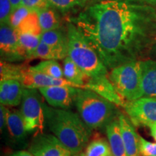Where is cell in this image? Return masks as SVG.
I'll list each match as a JSON object with an SVG mask.
<instances>
[{"mask_svg": "<svg viewBox=\"0 0 156 156\" xmlns=\"http://www.w3.org/2000/svg\"><path fill=\"white\" fill-rule=\"evenodd\" d=\"M107 69L140 61L156 44V8L141 0L87 6L69 17Z\"/></svg>", "mask_w": 156, "mask_h": 156, "instance_id": "obj_1", "label": "cell"}, {"mask_svg": "<svg viewBox=\"0 0 156 156\" xmlns=\"http://www.w3.org/2000/svg\"><path fill=\"white\" fill-rule=\"evenodd\" d=\"M46 126L55 135L72 155L82 153L88 145L92 129L80 115L67 109L56 108L44 103Z\"/></svg>", "mask_w": 156, "mask_h": 156, "instance_id": "obj_2", "label": "cell"}, {"mask_svg": "<svg viewBox=\"0 0 156 156\" xmlns=\"http://www.w3.org/2000/svg\"><path fill=\"white\" fill-rule=\"evenodd\" d=\"M68 56L92 80L108 77V69L97 52L83 36L75 25L68 20Z\"/></svg>", "mask_w": 156, "mask_h": 156, "instance_id": "obj_3", "label": "cell"}, {"mask_svg": "<svg viewBox=\"0 0 156 156\" xmlns=\"http://www.w3.org/2000/svg\"><path fill=\"white\" fill-rule=\"evenodd\" d=\"M75 104L80 116L92 130L106 128L120 114L116 105L88 89L78 88Z\"/></svg>", "mask_w": 156, "mask_h": 156, "instance_id": "obj_4", "label": "cell"}, {"mask_svg": "<svg viewBox=\"0 0 156 156\" xmlns=\"http://www.w3.org/2000/svg\"><path fill=\"white\" fill-rule=\"evenodd\" d=\"M108 78L116 92L126 101L143 97L140 61L130 62L113 68Z\"/></svg>", "mask_w": 156, "mask_h": 156, "instance_id": "obj_5", "label": "cell"}, {"mask_svg": "<svg viewBox=\"0 0 156 156\" xmlns=\"http://www.w3.org/2000/svg\"><path fill=\"white\" fill-rule=\"evenodd\" d=\"M37 89L25 88L20 112L28 133H44L46 126L44 103Z\"/></svg>", "mask_w": 156, "mask_h": 156, "instance_id": "obj_6", "label": "cell"}, {"mask_svg": "<svg viewBox=\"0 0 156 156\" xmlns=\"http://www.w3.org/2000/svg\"><path fill=\"white\" fill-rule=\"evenodd\" d=\"M124 108L135 126L149 127L156 123L155 97H142L133 101H126Z\"/></svg>", "mask_w": 156, "mask_h": 156, "instance_id": "obj_7", "label": "cell"}, {"mask_svg": "<svg viewBox=\"0 0 156 156\" xmlns=\"http://www.w3.org/2000/svg\"><path fill=\"white\" fill-rule=\"evenodd\" d=\"M28 151L34 156H72L61 141L51 134L41 133L34 135Z\"/></svg>", "mask_w": 156, "mask_h": 156, "instance_id": "obj_8", "label": "cell"}, {"mask_svg": "<svg viewBox=\"0 0 156 156\" xmlns=\"http://www.w3.org/2000/svg\"><path fill=\"white\" fill-rule=\"evenodd\" d=\"M1 59L13 62L24 60L21 53L18 32L9 24L1 25L0 28Z\"/></svg>", "mask_w": 156, "mask_h": 156, "instance_id": "obj_9", "label": "cell"}, {"mask_svg": "<svg viewBox=\"0 0 156 156\" xmlns=\"http://www.w3.org/2000/svg\"><path fill=\"white\" fill-rule=\"evenodd\" d=\"M50 106L56 108L69 109L75 103L78 88L64 85H55L38 89Z\"/></svg>", "mask_w": 156, "mask_h": 156, "instance_id": "obj_10", "label": "cell"}, {"mask_svg": "<svg viewBox=\"0 0 156 156\" xmlns=\"http://www.w3.org/2000/svg\"><path fill=\"white\" fill-rule=\"evenodd\" d=\"M5 131L7 132L9 142L15 147L25 148L28 146V134L29 133L25 129L20 111L16 109L9 110Z\"/></svg>", "mask_w": 156, "mask_h": 156, "instance_id": "obj_11", "label": "cell"}, {"mask_svg": "<svg viewBox=\"0 0 156 156\" xmlns=\"http://www.w3.org/2000/svg\"><path fill=\"white\" fill-rule=\"evenodd\" d=\"M25 88L30 89H39L41 87L55 86V85H64L78 87L65 78H54L44 74L30 71L29 68L23 73L20 79Z\"/></svg>", "mask_w": 156, "mask_h": 156, "instance_id": "obj_12", "label": "cell"}, {"mask_svg": "<svg viewBox=\"0 0 156 156\" xmlns=\"http://www.w3.org/2000/svg\"><path fill=\"white\" fill-rule=\"evenodd\" d=\"M121 132L127 156H141L140 153V135L126 114L120 113L119 116Z\"/></svg>", "mask_w": 156, "mask_h": 156, "instance_id": "obj_13", "label": "cell"}, {"mask_svg": "<svg viewBox=\"0 0 156 156\" xmlns=\"http://www.w3.org/2000/svg\"><path fill=\"white\" fill-rule=\"evenodd\" d=\"M85 89L94 91L95 93L100 95L101 96L110 101L111 103H114L116 106L124 108L126 103V101L124 100L116 92L108 77L96 80H89L85 85Z\"/></svg>", "mask_w": 156, "mask_h": 156, "instance_id": "obj_14", "label": "cell"}, {"mask_svg": "<svg viewBox=\"0 0 156 156\" xmlns=\"http://www.w3.org/2000/svg\"><path fill=\"white\" fill-rule=\"evenodd\" d=\"M25 87L17 80L0 81V103L6 106H17L22 101Z\"/></svg>", "mask_w": 156, "mask_h": 156, "instance_id": "obj_15", "label": "cell"}, {"mask_svg": "<svg viewBox=\"0 0 156 156\" xmlns=\"http://www.w3.org/2000/svg\"><path fill=\"white\" fill-rule=\"evenodd\" d=\"M143 97L156 98V62L140 60Z\"/></svg>", "mask_w": 156, "mask_h": 156, "instance_id": "obj_16", "label": "cell"}, {"mask_svg": "<svg viewBox=\"0 0 156 156\" xmlns=\"http://www.w3.org/2000/svg\"><path fill=\"white\" fill-rule=\"evenodd\" d=\"M106 132L113 156H127L121 132L119 117L106 126Z\"/></svg>", "mask_w": 156, "mask_h": 156, "instance_id": "obj_17", "label": "cell"}, {"mask_svg": "<svg viewBox=\"0 0 156 156\" xmlns=\"http://www.w3.org/2000/svg\"><path fill=\"white\" fill-rule=\"evenodd\" d=\"M41 41L61 54L64 59L68 56L67 32L60 29L43 32Z\"/></svg>", "mask_w": 156, "mask_h": 156, "instance_id": "obj_18", "label": "cell"}, {"mask_svg": "<svg viewBox=\"0 0 156 156\" xmlns=\"http://www.w3.org/2000/svg\"><path fill=\"white\" fill-rule=\"evenodd\" d=\"M64 77L70 83L75 85L78 88L85 89V86L90 78L70 58L67 56L63 60Z\"/></svg>", "mask_w": 156, "mask_h": 156, "instance_id": "obj_19", "label": "cell"}, {"mask_svg": "<svg viewBox=\"0 0 156 156\" xmlns=\"http://www.w3.org/2000/svg\"><path fill=\"white\" fill-rule=\"evenodd\" d=\"M37 12L43 32L56 30L61 28V18L56 9L49 6L39 9Z\"/></svg>", "mask_w": 156, "mask_h": 156, "instance_id": "obj_20", "label": "cell"}, {"mask_svg": "<svg viewBox=\"0 0 156 156\" xmlns=\"http://www.w3.org/2000/svg\"><path fill=\"white\" fill-rule=\"evenodd\" d=\"M18 36L21 53L24 60L34 59L35 52L41 41V36L18 33Z\"/></svg>", "mask_w": 156, "mask_h": 156, "instance_id": "obj_21", "label": "cell"}, {"mask_svg": "<svg viewBox=\"0 0 156 156\" xmlns=\"http://www.w3.org/2000/svg\"><path fill=\"white\" fill-rule=\"evenodd\" d=\"M29 68L28 64H16L1 59L0 63V77L4 80H17L20 81L23 73Z\"/></svg>", "mask_w": 156, "mask_h": 156, "instance_id": "obj_22", "label": "cell"}, {"mask_svg": "<svg viewBox=\"0 0 156 156\" xmlns=\"http://www.w3.org/2000/svg\"><path fill=\"white\" fill-rule=\"evenodd\" d=\"M29 69L54 78H64L63 67L60 65L57 60H44L36 65L30 67Z\"/></svg>", "mask_w": 156, "mask_h": 156, "instance_id": "obj_23", "label": "cell"}, {"mask_svg": "<svg viewBox=\"0 0 156 156\" xmlns=\"http://www.w3.org/2000/svg\"><path fill=\"white\" fill-rule=\"evenodd\" d=\"M20 34H34L36 36H41L43 31L40 25L38 12L32 10L29 15L20 23L17 29Z\"/></svg>", "mask_w": 156, "mask_h": 156, "instance_id": "obj_24", "label": "cell"}, {"mask_svg": "<svg viewBox=\"0 0 156 156\" xmlns=\"http://www.w3.org/2000/svg\"><path fill=\"white\" fill-rule=\"evenodd\" d=\"M85 156H113L108 141L103 137L94 138L87 145Z\"/></svg>", "mask_w": 156, "mask_h": 156, "instance_id": "obj_25", "label": "cell"}, {"mask_svg": "<svg viewBox=\"0 0 156 156\" xmlns=\"http://www.w3.org/2000/svg\"><path fill=\"white\" fill-rule=\"evenodd\" d=\"M47 1L50 7L63 13H67L72 10L84 9L87 5V0H47Z\"/></svg>", "mask_w": 156, "mask_h": 156, "instance_id": "obj_26", "label": "cell"}, {"mask_svg": "<svg viewBox=\"0 0 156 156\" xmlns=\"http://www.w3.org/2000/svg\"><path fill=\"white\" fill-rule=\"evenodd\" d=\"M34 58H41L43 60H64L57 51L41 41L38 48L35 52Z\"/></svg>", "mask_w": 156, "mask_h": 156, "instance_id": "obj_27", "label": "cell"}, {"mask_svg": "<svg viewBox=\"0 0 156 156\" xmlns=\"http://www.w3.org/2000/svg\"><path fill=\"white\" fill-rule=\"evenodd\" d=\"M32 11L28 7L23 5H20L12 11L9 20V25L13 28L17 30L20 23L25 18L29 13Z\"/></svg>", "mask_w": 156, "mask_h": 156, "instance_id": "obj_28", "label": "cell"}, {"mask_svg": "<svg viewBox=\"0 0 156 156\" xmlns=\"http://www.w3.org/2000/svg\"><path fill=\"white\" fill-rule=\"evenodd\" d=\"M12 6L10 0H0V24H9V20L12 12Z\"/></svg>", "mask_w": 156, "mask_h": 156, "instance_id": "obj_29", "label": "cell"}, {"mask_svg": "<svg viewBox=\"0 0 156 156\" xmlns=\"http://www.w3.org/2000/svg\"><path fill=\"white\" fill-rule=\"evenodd\" d=\"M140 153L141 156H156V142L146 140L140 136Z\"/></svg>", "mask_w": 156, "mask_h": 156, "instance_id": "obj_30", "label": "cell"}, {"mask_svg": "<svg viewBox=\"0 0 156 156\" xmlns=\"http://www.w3.org/2000/svg\"><path fill=\"white\" fill-rule=\"evenodd\" d=\"M31 10H36L49 7L47 0H23L22 5Z\"/></svg>", "mask_w": 156, "mask_h": 156, "instance_id": "obj_31", "label": "cell"}, {"mask_svg": "<svg viewBox=\"0 0 156 156\" xmlns=\"http://www.w3.org/2000/svg\"><path fill=\"white\" fill-rule=\"evenodd\" d=\"M9 112V110L6 106L1 104L0 106V129H1L2 133H4L7 128Z\"/></svg>", "mask_w": 156, "mask_h": 156, "instance_id": "obj_32", "label": "cell"}, {"mask_svg": "<svg viewBox=\"0 0 156 156\" xmlns=\"http://www.w3.org/2000/svg\"><path fill=\"white\" fill-rule=\"evenodd\" d=\"M11 156H34V155L31 153H30L29 151H19L15 152V153H13Z\"/></svg>", "mask_w": 156, "mask_h": 156, "instance_id": "obj_33", "label": "cell"}, {"mask_svg": "<svg viewBox=\"0 0 156 156\" xmlns=\"http://www.w3.org/2000/svg\"><path fill=\"white\" fill-rule=\"evenodd\" d=\"M149 129H150V131H151V136H153V139L156 141V123L150 126Z\"/></svg>", "mask_w": 156, "mask_h": 156, "instance_id": "obj_34", "label": "cell"}, {"mask_svg": "<svg viewBox=\"0 0 156 156\" xmlns=\"http://www.w3.org/2000/svg\"><path fill=\"white\" fill-rule=\"evenodd\" d=\"M22 1L23 0H10L12 6L13 10L22 5Z\"/></svg>", "mask_w": 156, "mask_h": 156, "instance_id": "obj_35", "label": "cell"}, {"mask_svg": "<svg viewBox=\"0 0 156 156\" xmlns=\"http://www.w3.org/2000/svg\"><path fill=\"white\" fill-rule=\"evenodd\" d=\"M109 1H115V0H87V5L90 6L94 5V4L103 2H109Z\"/></svg>", "mask_w": 156, "mask_h": 156, "instance_id": "obj_36", "label": "cell"}, {"mask_svg": "<svg viewBox=\"0 0 156 156\" xmlns=\"http://www.w3.org/2000/svg\"><path fill=\"white\" fill-rule=\"evenodd\" d=\"M141 1L144 2L146 4L152 5V6H156V0H141Z\"/></svg>", "mask_w": 156, "mask_h": 156, "instance_id": "obj_37", "label": "cell"}, {"mask_svg": "<svg viewBox=\"0 0 156 156\" xmlns=\"http://www.w3.org/2000/svg\"><path fill=\"white\" fill-rule=\"evenodd\" d=\"M73 156H85V153H80L76 154V155H74Z\"/></svg>", "mask_w": 156, "mask_h": 156, "instance_id": "obj_38", "label": "cell"}]
</instances>
